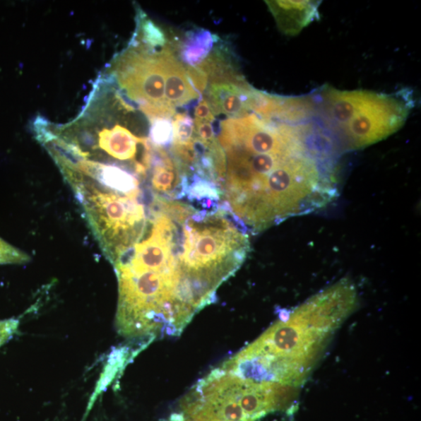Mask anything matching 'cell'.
Here are the masks:
<instances>
[{"label":"cell","mask_w":421,"mask_h":421,"mask_svg":"<svg viewBox=\"0 0 421 421\" xmlns=\"http://www.w3.org/2000/svg\"><path fill=\"white\" fill-rule=\"evenodd\" d=\"M312 122L251 112L221 123V208L247 235L318 212L339 195L336 148Z\"/></svg>","instance_id":"1"},{"label":"cell","mask_w":421,"mask_h":421,"mask_svg":"<svg viewBox=\"0 0 421 421\" xmlns=\"http://www.w3.org/2000/svg\"><path fill=\"white\" fill-rule=\"evenodd\" d=\"M147 234L114 267L117 319L144 339L177 336L195 314L213 303L223 283L219 251L194 206L155 197Z\"/></svg>","instance_id":"2"},{"label":"cell","mask_w":421,"mask_h":421,"mask_svg":"<svg viewBox=\"0 0 421 421\" xmlns=\"http://www.w3.org/2000/svg\"><path fill=\"white\" fill-rule=\"evenodd\" d=\"M311 97L314 117L336 148L345 150L363 148L389 137L401 129L415 107L413 93L405 88L387 94L324 85Z\"/></svg>","instance_id":"3"},{"label":"cell","mask_w":421,"mask_h":421,"mask_svg":"<svg viewBox=\"0 0 421 421\" xmlns=\"http://www.w3.org/2000/svg\"><path fill=\"white\" fill-rule=\"evenodd\" d=\"M328 336L297 324L288 315L223 365L247 380L297 387L311 371Z\"/></svg>","instance_id":"4"},{"label":"cell","mask_w":421,"mask_h":421,"mask_svg":"<svg viewBox=\"0 0 421 421\" xmlns=\"http://www.w3.org/2000/svg\"><path fill=\"white\" fill-rule=\"evenodd\" d=\"M175 421H258L278 410L269 382L247 380L216 368L200 380L182 401Z\"/></svg>","instance_id":"5"},{"label":"cell","mask_w":421,"mask_h":421,"mask_svg":"<svg viewBox=\"0 0 421 421\" xmlns=\"http://www.w3.org/2000/svg\"><path fill=\"white\" fill-rule=\"evenodd\" d=\"M105 256L112 266L144 238L149 218L144 195L88 192L76 195Z\"/></svg>","instance_id":"6"},{"label":"cell","mask_w":421,"mask_h":421,"mask_svg":"<svg viewBox=\"0 0 421 421\" xmlns=\"http://www.w3.org/2000/svg\"><path fill=\"white\" fill-rule=\"evenodd\" d=\"M158 52L131 42L111 67L119 91L138 104L149 120L172 119L176 114V109L165 102V74Z\"/></svg>","instance_id":"7"},{"label":"cell","mask_w":421,"mask_h":421,"mask_svg":"<svg viewBox=\"0 0 421 421\" xmlns=\"http://www.w3.org/2000/svg\"><path fill=\"white\" fill-rule=\"evenodd\" d=\"M357 304L355 285L342 280L308 300L289 317L300 326L330 335L355 311Z\"/></svg>","instance_id":"8"},{"label":"cell","mask_w":421,"mask_h":421,"mask_svg":"<svg viewBox=\"0 0 421 421\" xmlns=\"http://www.w3.org/2000/svg\"><path fill=\"white\" fill-rule=\"evenodd\" d=\"M158 54L165 74V102L170 107L176 109L195 100H201L187 76L186 66L177 59L172 49L165 47Z\"/></svg>","instance_id":"9"},{"label":"cell","mask_w":421,"mask_h":421,"mask_svg":"<svg viewBox=\"0 0 421 421\" xmlns=\"http://www.w3.org/2000/svg\"><path fill=\"white\" fill-rule=\"evenodd\" d=\"M278 28L287 35H296L302 29L318 20L317 1H266Z\"/></svg>","instance_id":"10"},{"label":"cell","mask_w":421,"mask_h":421,"mask_svg":"<svg viewBox=\"0 0 421 421\" xmlns=\"http://www.w3.org/2000/svg\"><path fill=\"white\" fill-rule=\"evenodd\" d=\"M219 37L204 28H197L186 32L180 45V59L187 67L199 66L210 54Z\"/></svg>","instance_id":"11"},{"label":"cell","mask_w":421,"mask_h":421,"mask_svg":"<svg viewBox=\"0 0 421 421\" xmlns=\"http://www.w3.org/2000/svg\"><path fill=\"white\" fill-rule=\"evenodd\" d=\"M129 349L126 348L116 349L112 350L110 353L107 365L105 366L100 379L99 382L97 383L94 393L91 396V398H90L84 420L89 415L90 411L93 409L97 397H99L104 391L107 390L112 381L116 378L118 372L122 371L125 365L129 363Z\"/></svg>","instance_id":"12"},{"label":"cell","mask_w":421,"mask_h":421,"mask_svg":"<svg viewBox=\"0 0 421 421\" xmlns=\"http://www.w3.org/2000/svg\"><path fill=\"white\" fill-rule=\"evenodd\" d=\"M131 42L138 43L149 50L156 51L158 48L167 47V39L162 30L141 11L137 15L136 31Z\"/></svg>","instance_id":"13"},{"label":"cell","mask_w":421,"mask_h":421,"mask_svg":"<svg viewBox=\"0 0 421 421\" xmlns=\"http://www.w3.org/2000/svg\"><path fill=\"white\" fill-rule=\"evenodd\" d=\"M149 139L157 147L165 148L172 145L174 129L172 119L156 118L150 120Z\"/></svg>","instance_id":"14"},{"label":"cell","mask_w":421,"mask_h":421,"mask_svg":"<svg viewBox=\"0 0 421 421\" xmlns=\"http://www.w3.org/2000/svg\"><path fill=\"white\" fill-rule=\"evenodd\" d=\"M174 129V140L172 144H186L191 142L194 135V121L186 114H175L172 120Z\"/></svg>","instance_id":"15"},{"label":"cell","mask_w":421,"mask_h":421,"mask_svg":"<svg viewBox=\"0 0 421 421\" xmlns=\"http://www.w3.org/2000/svg\"><path fill=\"white\" fill-rule=\"evenodd\" d=\"M30 259L28 254L0 238V266L25 264Z\"/></svg>","instance_id":"16"},{"label":"cell","mask_w":421,"mask_h":421,"mask_svg":"<svg viewBox=\"0 0 421 421\" xmlns=\"http://www.w3.org/2000/svg\"><path fill=\"white\" fill-rule=\"evenodd\" d=\"M194 138L208 148L218 141L213 124L208 122L194 123Z\"/></svg>","instance_id":"17"},{"label":"cell","mask_w":421,"mask_h":421,"mask_svg":"<svg viewBox=\"0 0 421 421\" xmlns=\"http://www.w3.org/2000/svg\"><path fill=\"white\" fill-rule=\"evenodd\" d=\"M215 119V116L212 108L205 97H203L194 108V123L208 122L212 124Z\"/></svg>","instance_id":"18"},{"label":"cell","mask_w":421,"mask_h":421,"mask_svg":"<svg viewBox=\"0 0 421 421\" xmlns=\"http://www.w3.org/2000/svg\"><path fill=\"white\" fill-rule=\"evenodd\" d=\"M20 322L17 319L0 320V348L17 333Z\"/></svg>","instance_id":"19"}]
</instances>
